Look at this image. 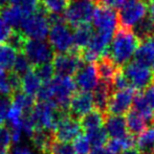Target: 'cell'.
<instances>
[{
    "label": "cell",
    "instance_id": "cell-45",
    "mask_svg": "<svg viewBox=\"0 0 154 154\" xmlns=\"http://www.w3.org/2000/svg\"><path fill=\"white\" fill-rule=\"evenodd\" d=\"M147 4H148L149 16H150L151 20L154 22V0H148V1H147Z\"/></svg>",
    "mask_w": 154,
    "mask_h": 154
},
{
    "label": "cell",
    "instance_id": "cell-42",
    "mask_svg": "<svg viewBox=\"0 0 154 154\" xmlns=\"http://www.w3.org/2000/svg\"><path fill=\"white\" fill-rule=\"evenodd\" d=\"M144 95L146 97L147 102L150 105L151 109H152L153 113H154V83L151 86H149L146 90H144Z\"/></svg>",
    "mask_w": 154,
    "mask_h": 154
},
{
    "label": "cell",
    "instance_id": "cell-9",
    "mask_svg": "<svg viewBox=\"0 0 154 154\" xmlns=\"http://www.w3.org/2000/svg\"><path fill=\"white\" fill-rule=\"evenodd\" d=\"M53 101L60 108L69 111V105L73 95L77 93V85L70 77H56L51 82Z\"/></svg>",
    "mask_w": 154,
    "mask_h": 154
},
{
    "label": "cell",
    "instance_id": "cell-8",
    "mask_svg": "<svg viewBox=\"0 0 154 154\" xmlns=\"http://www.w3.org/2000/svg\"><path fill=\"white\" fill-rule=\"evenodd\" d=\"M22 53L34 67L51 63L55 58V51L51 44L44 40H29L23 47Z\"/></svg>",
    "mask_w": 154,
    "mask_h": 154
},
{
    "label": "cell",
    "instance_id": "cell-37",
    "mask_svg": "<svg viewBox=\"0 0 154 154\" xmlns=\"http://www.w3.org/2000/svg\"><path fill=\"white\" fill-rule=\"evenodd\" d=\"M75 149L70 143H62L55 140L49 154H75Z\"/></svg>",
    "mask_w": 154,
    "mask_h": 154
},
{
    "label": "cell",
    "instance_id": "cell-33",
    "mask_svg": "<svg viewBox=\"0 0 154 154\" xmlns=\"http://www.w3.org/2000/svg\"><path fill=\"white\" fill-rule=\"evenodd\" d=\"M134 32L140 38V40H145L149 37L154 36V22L150 18H146L134 29Z\"/></svg>",
    "mask_w": 154,
    "mask_h": 154
},
{
    "label": "cell",
    "instance_id": "cell-17",
    "mask_svg": "<svg viewBox=\"0 0 154 154\" xmlns=\"http://www.w3.org/2000/svg\"><path fill=\"white\" fill-rule=\"evenodd\" d=\"M105 125L108 135L111 138H122L127 135V124L126 118L123 116H110L106 114Z\"/></svg>",
    "mask_w": 154,
    "mask_h": 154
},
{
    "label": "cell",
    "instance_id": "cell-13",
    "mask_svg": "<svg viewBox=\"0 0 154 154\" xmlns=\"http://www.w3.org/2000/svg\"><path fill=\"white\" fill-rule=\"evenodd\" d=\"M92 107H94V105H93V97L91 92H77L70 101L69 116L72 120L80 121V119L91 111Z\"/></svg>",
    "mask_w": 154,
    "mask_h": 154
},
{
    "label": "cell",
    "instance_id": "cell-2",
    "mask_svg": "<svg viewBox=\"0 0 154 154\" xmlns=\"http://www.w3.org/2000/svg\"><path fill=\"white\" fill-rule=\"evenodd\" d=\"M51 27L48 34V43L54 51L67 54L75 51L72 27L69 26L61 16H51Z\"/></svg>",
    "mask_w": 154,
    "mask_h": 154
},
{
    "label": "cell",
    "instance_id": "cell-25",
    "mask_svg": "<svg viewBox=\"0 0 154 154\" xmlns=\"http://www.w3.org/2000/svg\"><path fill=\"white\" fill-rule=\"evenodd\" d=\"M41 83L42 82L40 81L38 75L35 73L32 69H31L26 75H24L21 78V89L24 93L34 97L35 94L37 95L39 89L42 86Z\"/></svg>",
    "mask_w": 154,
    "mask_h": 154
},
{
    "label": "cell",
    "instance_id": "cell-51",
    "mask_svg": "<svg viewBox=\"0 0 154 154\" xmlns=\"http://www.w3.org/2000/svg\"><path fill=\"white\" fill-rule=\"evenodd\" d=\"M91 1H97V0H91Z\"/></svg>",
    "mask_w": 154,
    "mask_h": 154
},
{
    "label": "cell",
    "instance_id": "cell-15",
    "mask_svg": "<svg viewBox=\"0 0 154 154\" xmlns=\"http://www.w3.org/2000/svg\"><path fill=\"white\" fill-rule=\"evenodd\" d=\"M112 92H113L112 91V86L110 84L100 81L92 93L93 105H94L95 109L106 114L108 103H109Z\"/></svg>",
    "mask_w": 154,
    "mask_h": 154
},
{
    "label": "cell",
    "instance_id": "cell-49",
    "mask_svg": "<svg viewBox=\"0 0 154 154\" xmlns=\"http://www.w3.org/2000/svg\"><path fill=\"white\" fill-rule=\"evenodd\" d=\"M0 154H8V150H5V149L0 148Z\"/></svg>",
    "mask_w": 154,
    "mask_h": 154
},
{
    "label": "cell",
    "instance_id": "cell-16",
    "mask_svg": "<svg viewBox=\"0 0 154 154\" xmlns=\"http://www.w3.org/2000/svg\"><path fill=\"white\" fill-rule=\"evenodd\" d=\"M31 138L34 147L42 154L51 153V146L56 140L54 132L44 129H36Z\"/></svg>",
    "mask_w": 154,
    "mask_h": 154
},
{
    "label": "cell",
    "instance_id": "cell-6",
    "mask_svg": "<svg viewBox=\"0 0 154 154\" xmlns=\"http://www.w3.org/2000/svg\"><path fill=\"white\" fill-rule=\"evenodd\" d=\"M148 4L146 0H128L120 8L119 19L123 29H135L147 18Z\"/></svg>",
    "mask_w": 154,
    "mask_h": 154
},
{
    "label": "cell",
    "instance_id": "cell-27",
    "mask_svg": "<svg viewBox=\"0 0 154 154\" xmlns=\"http://www.w3.org/2000/svg\"><path fill=\"white\" fill-rule=\"evenodd\" d=\"M70 0H39V5L51 16H60L64 13Z\"/></svg>",
    "mask_w": 154,
    "mask_h": 154
},
{
    "label": "cell",
    "instance_id": "cell-47",
    "mask_svg": "<svg viewBox=\"0 0 154 154\" xmlns=\"http://www.w3.org/2000/svg\"><path fill=\"white\" fill-rule=\"evenodd\" d=\"M120 154H143V153L140 152L137 148H132V149H129V150L122 151Z\"/></svg>",
    "mask_w": 154,
    "mask_h": 154
},
{
    "label": "cell",
    "instance_id": "cell-35",
    "mask_svg": "<svg viewBox=\"0 0 154 154\" xmlns=\"http://www.w3.org/2000/svg\"><path fill=\"white\" fill-rule=\"evenodd\" d=\"M26 40L27 39L25 38L24 35L20 31H13L12 36H11L10 40H8V45L12 46L15 51L22 53L23 47H24V44H25V42H26Z\"/></svg>",
    "mask_w": 154,
    "mask_h": 154
},
{
    "label": "cell",
    "instance_id": "cell-40",
    "mask_svg": "<svg viewBox=\"0 0 154 154\" xmlns=\"http://www.w3.org/2000/svg\"><path fill=\"white\" fill-rule=\"evenodd\" d=\"M12 32V27L0 17V45H3L5 42H8Z\"/></svg>",
    "mask_w": 154,
    "mask_h": 154
},
{
    "label": "cell",
    "instance_id": "cell-21",
    "mask_svg": "<svg viewBox=\"0 0 154 154\" xmlns=\"http://www.w3.org/2000/svg\"><path fill=\"white\" fill-rule=\"evenodd\" d=\"M126 124L129 134L133 136H140L147 129V121L134 109H130V111L126 114Z\"/></svg>",
    "mask_w": 154,
    "mask_h": 154
},
{
    "label": "cell",
    "instance_id": "cell-29",
    "mask_svg": "<svg viewBox=\"0 0 154 154\" xmlns=\"http://www.w3.org/2000/svg\"><path fill=\"white\" fill-rule=\"evenodd\" d=\"M17 55V51L8 44L0 45V68L4 70L13 69Z\"/></svg>",
    "mask_w": 154,
    "mask_h": 154
},
{
    "label": "cell",
    "instance_id": "cell-3",
    "mask_svg": "<svg viewBox=\"0 0 154 154\" xmlns=\"http://www.w3.org/2000/svg\"><path fill=\"white\" fill-rule=\"evenodd\" d=\"M51 27V17L42 8L29 15L20 26V32L29 40H44Z\"/></svg>",
    "mask_w": 154,
    "mask_h": 154
},
{
    "label": "cell",
    "instance_id": "cell-7",
    "mask_svg": "<svg viewBox=\"0 0 154 154\" xmlns=\"http://www.w3.org/2000/svg\"><path fill=\"white\" fill-rule=\"evenodd\" d=\"M91 22L95 32L113 37L118 32L120 19L116 10L106 5H99L95 8Z\"/></svg>",
    "mask_w": 154,
    "mask_h": 154
},
{
    "label": "cell",
    "instance_id": "cell-31",
    "mask_svg": "<svg viewBox=\"0 0 154 154\" xmlns=\"http://www.w3.org/2000/svg\"><path fill=\"white\" fill-rule=\"evenodd\" d=\"M34 71L43 84L51 83L54 80L55 68H54L53 63H46V64H42L40 66L34 67Z\"/></svg>",
    "mask_w": 154,
    "mask_h": 154
},
{
    "label": "cell",
    "instance_id": "cell-22",
    "mask_svg": "<svg viewBox=\"0 0 154 154\" xmlns=\"http://www.w3.org/2000/svg\"><path fill=\"white\" fill-rule=\"evenodd\" d=\"M105 113L97 109H93L90 112H88L87 114H85L83 118L80 119L79 123L82 129L88 131V130L103 127V124H105Z\"/></svg>",
    "mask_w": 154,
    "mask_h": 154
},
{
    "label": "cell",
    "instance_id": "cell-32",
    "mask_svg": "<svg viewBox=\"0 0 154 154\" xmlns=\"http://www.w3.org/2000/svg\"><path fill=\"white\" fill-rule=\"evenodd\" d=\"M32 64L27 60V58L25 57V55L23 53H19L17 55V58L15 60L14 66H13V72H15L16 75H18L19 77H23L24 75H26L29 70H31Z\"/></svg>",
    "mask_w": 154,
    "mask_h": 154
},
{
    "label": "cell",
    "instance_id": "cell-36",
    "mask_svg": "<svg viewBox=\"0 0 154 154\" xmlns=\"http://www.w3.org/2000/svg\"><path fill=\"white\" fill-rule=\"evenodd\" d=\"M73 149L77 154H89L90 152V144L87 140L86 135H80L73 140Z\"/></svg>",
    "mask_w": 154,
    "mask_h": 154
},
{
    "label": "cell",
    "instance_id": "cell-10",
    "mask_svg": "<svg viewBox=\"0 0 154 154\" xmlns=\"http://www.w3.org/2000/svg\"><path fill=\"white\" fill-rule=\"evenodd\" d=\"M55 72L59 77H70L75 75L83 65L81 53L71 51L67 54H58L53 60Z\"/></svg>",
    "mask_w": 154,
    "mask_h": 154
},
{
    "label": "cell",
    "instance_id": "cell-14",
    "mask_svg": "<svg viewBox=\"0 0 154 154\" xmlns=\"http://www.w3.org/2000/svg\"><path fill=\"white\" fill-rule=\"evenodd\" d=\"M82 131L83 129L79 121L68 118L58 126L57 129L54 131V134H55L56 140L58 142L70 143L71 140H75L77 137L82 135Z\"/></svg>",
    "mask_w": 154,
    "mask_h": 154
},
{
    "label": "cell",
    "instance_id": "cell-20",
    "mask_svg": "<svg viewBox=\"0 0 154 154\" xmlns=\"http://www.w3.org/2000/svg\"><path fill=\"white\" fill-rule=\"evenodd\" d=\"M27 17L25 12L17 5L6 6L1 11V18L10 25L11 27H20L24 19Z\"/></svg>",
    "mask_w": 154,
    "mask_h": 154
},
{
    "label": "cell",
    "instance_id": "cell-26",
    "mask_svg": "<svg viewBox=\"0 0 154 154\" xmlns=\"http://www.w3.org/2000/svg\"><path fill=\"white\" fill-rule=\"evenodd\" d=\"M136 145L143 154H154V124L138 136Z\"/></svg>",
    "mask_w": 154,
    "mask_h": 154
},
{
    "label": "cell",
    "instance_id": "cell-39",
    "mask_svg": "<svg viewBox=\"0 0 154 154\" xmlns=\"http://www.w3.org/2000/svg\"><path fill=\"white\" fill-rule=\"evenodd\" d=\"M38 102H51L53 101V90H51V84H43L37 93Z\"/></svg>",
    "mask_w": 154,
    "mask_h": 154
},
{
    "label": "cell",
    "instance_id": "cell-23",
    "mask_svg": "<svg viewBox=\"0 0 154 154\" xmlns=\"http://www.w3.org/2000/svg\"><path fill=\"white\" fill-rule=\"evenodd\" d=\"M135 59L150 66L154 64V36L143 40L137 49Z\"/></svg>",
    "mask_w": 154,
    "mask_h": 154
},
{
    "label": "cell",
    "instance_id": "cell-1",
    "mask_svg": "<svg viewBox=\"0 0 154 154\" xmlns=\"http://www.w3.org/2000/svg\"><path fill=\"white\" fill-rule=\"evenodd\" d=\"M140 47V38L128 29H121L113 36L108 56L118 66H125L136 56Z\"/></svg>",
    "mask_w": 154,
    "mask_h": 154
},
{
    "label": "cell",
    "instance_id": "cell-50",
    "mask_svg": "<svg viewBox=\"0 0 154 154\" xmlns=\"http://www.w3.org/2000/svg\"><path fill=\"white\" fill-rule=\"evenodd\" d=\"M152 69H153V72H154V64L152 65Z\"/></svg>",
    "mask_w": 154,
    "mask_h": 154
},
{
    "label": "cell",
    "instance_id": "cell-24",
    "mask_svg": "<svg viewBox=\"0 0 154 154\" xmlns=\"http://www.w3.org/2000/svg\"><path fill=\"white\" fill-rule=\"evenodd\" d=\"M133 109L138 112L147 122H150L151 125L154 123V113L143 91L136 92L133 100Z\"/></svg>",
    "mask_w": 154,
    "mask_h": 154
},
{
    "label": "cell",
    "instance_id": "cell-41",
    "mask_svg": "<svg viewBox=\"0 0 154 154\" xmlns=\"http://www.w3.org/2000/svg\"><path fill=\"white\" fill-rule=\"evenodd\" d=\"M11 105H12V103H11V100L8 97H1L0 99V126L3 125L2 123H3L4 119H6Z\"/></svg>",
    "mask_w": 154,
    "mask_h": 154
},
{
    "label": "cell",
    "instance_id": "cell-5",
    "mask_svg": "<svg viewBox=\"0 0 154 154\" xmlns=\"http://www.w3.org/2000/svg\"><path fill=\"white\" fill-rule=\"evenodd\" d=\"M95 6L91 0H70L63 13V19L69 26L75 27L89 24L92 21Z\"/></svg>",
    "mask_w": 154,
    "mask_h": 154
},
{
    "label": "cell",
    "instance_id": "cell-12",
    "mask_svg": "<svg viewBox=\"0 0 154 154\" xmlns=\"http://www.w3.org/2000/svg\"><path fill=\"white\" fill-rule=\"evenodd\" d=\"M99 80L97 65L93 63L82 65L73 78L77 88L85 92H90V90H94V88L100 82Z\"/></svg>",
    "mask_w": 154,
    "mask_h": 154
},
{
    "label": "cell",
    "instance_id": "cell-43",
    "mask_svg": "<svg viewBox=\"0 0 154 154\" xmlns=\"http://www.w3.org/2000/svg\"><path fill=\"white\" fill-rule=\"evenodd\" d=\"M103 1H104V5L116 10V8H123L128 0H103Z\"/></svg>",
    "mask_w": 154,
    "mask_h": 154
},
{
    "label": "cell",
    "instance_id": "cell-34",
    "mask_svg": "<svg viewBox=\"0 0 154 154\" xmlns=\"http://www.w3.org/2000/svg\"><path fill=\"white\" fill-rule=\"evenodd\" d=\"M10 2L12 5L20 6L27 16L38 11L39 8V0H10Z\"/></svg>",
    "mask_w": 154,
    "mask_h": 154
},
{
    "label": "cell",
    "instance_id": "cell-46",
    "mask_svg": "<svg viewBox=\"0 0 154 154\" xmlns=\"http://www.w3.org/2000/svg\"><path fill=\"white\" fill-rule=\"evenodd\" d=\"M12 154H32V152L26 147H18L13 151Z\"/></svg>",
    "mask_w": 154,
    "mask_h": 154
},
{
    "label": "cell",
    "instance_id": "cell-44",
    "mask_svg": "<svg viewBox=\"0 0 154 154\" xmlns=\"http://www.w3.org/2000/svg\"><path fill=\"white\" fill-rule=\"evenodd\" d=\"M89 154H114L112 153L107 147H95V148H92L90 150Z\"/></svg>",
    "mask_w": 154,
    "mask_h": 154
},
{
    "label": "cell",
    "instance_id": "cell-28",
    "mask_svg": "<svg viewBox=\"0 0 154 154\" xmlns=\"http://www.w3.org/2000/svg\"><path fill=\"white\" fill-rule=\"evenodd\" d=\"M11 103L13 106L20 108L23 112L25 111H31L34 109L35 107V97L32 95H29L23 91H17L13 93V95L11 97Z\"/></svg>",
    "mask_w": 154,
    "mask_h": 154
},
{
    "label": "cell",
    "instance_id": "cell-30",
    "mask_svg": "<svg viewBox=\"0 0 154 154\" xmlns=\"http://www.w3.org/2000/svg\"><path fill=\"white\" fill-rule=\"evenodd\" d=\"M86 137L89 140V144L93 146V148H95V147H103L109 140V138H108L109 135L107 133V130L104 127L86 131Z\"/></svg>",
    "mask_w": 154,
    "mask_h": 154
},
{
    "label": "cell",
    "instance_id": "cell-4",
    "mask_svg": "<svg viewBox=\"0 0 154 154\" xmlns=\"http://www.w3.org/2000/svg\"><path fill=\"white\" fill-rule=\"evenodd\" d=\"M131 88L137 91H144L153 84L154 72L150 65L134 59L125 65L122 70Z\"/></svg>",
    "mask_w": 154,
    "mask_h": 154
},
{
    "label": "cell",
    "instance_id": "cell-11",
    "mask_svg": "<svg viewBox=\"0 0 154 154\" xmlns=\"http://www.w3.org/2000/svg\"><path fill=\"white\" fill-rule=\"evenodd\" d=\"M136 90L133 88H128L120 91H113L108 103L106 114L110 116H125L130 111Z\"/></svg>",
    "mask_w": 154,
    "mask_h": 154
},
{
    "label": "cell",
    "instance_id": "cell-38",
    "mask_svg": "<svg viewBox=\"0 0 154 154\" xmlns=\"http://www.w3.org/2000/svg\"><path fill=\"white\" fill-rule=\"evenodd\" d=\"M12 143V133L10 128L5 125H1L0 126V148L8 150Z\"/></svg>",
    "mask_w": 154,
    "mask_h": 154
},
{
    "label": "cell",
    "instance_id": "cell-52",
    "mask_svg": "<svg viewBox=\"0 0 154 154\" xmlns=\"http://www.w3.org/2000/svg\"><path fill=\"white\" fill-rule=\"evenodd\" d=\"M153 124H154V123H153Z\"/></svg>",
    "mask_w": 154,
    "mask_h": 154
},
{
    "label": "cell",
    "instance_id": "cell-19",
    "mask_svg": "<svg viewBox=\"0 0 154 154\" xmlns=\"http://www.w3.org/2000/svg\"><path fill=\"white\" fill-rule=\"evenodd\" d=\"M94 35L93 27L89 24H84L78 26L73 31V40H75V51L82 53L91 42L92 37Z\"/></svg>",
    "mask_w": 154,
    "mask_h": 154
},
{
    "label": "cell",
    "instance_id": "cell-48",
    "mask_svg": "<svg viewBox=\"0 0 154 154\" xmlns=\"http://www.w3.org/2000/svg\"><path fill=\"white\" fill-rule=\"evenodd\" d=\"M8 2H10V0H0V10H3L4 8H6Z\"/></svg>",
    "mask_w": 154,
    "mask_h": 154
},
{
    "label": "cell",
    "instance_id": "cell-18",
    "mask_svg": "<svg viewBox=\"0 0 154 154\" xmlns=\"http://www.w3.org/2000/svg\"><path fill=\"white\" fill-rule=\"evenodd\" d=\"M97 75H99L100 81L105 82L107 84L112 85L114 78L118 75V73L120 72L119 66L116 64L109 57H104L102 58L100 61H97Z\"/></svg>",
    "mask_w": 154,
    "mask_h": 154
}]
</instances>
